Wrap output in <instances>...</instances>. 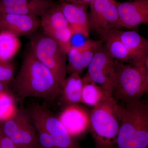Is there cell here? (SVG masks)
Returning <instances> with one entry per match:
<instances>
[{
	"instance_id": "cell-1",
	"label": "cell",
	"mask_w": 148,
	"mask_h": 148,
	"mask_svg": "<svg viewBox=\"0 0 148 148\" xmlns=\"http://www.w3.org/2000/svg\"><path fill=\"white\" fill-rule=\"evenodd\" d=\"M8 87L21 106L28 97L42 98L51 103L60 94L59 84L53 73L30 50L24 55L19 71Z\"/></svg>"
},
{
	"instance_id": "cell-2",
	"label": "cell",
	"mask_w": 148,
	"mask_h": 148,
	"mask_svg": "<svg viewBox=\"0 0 148 148\" xmlns=\"http://www.w3.org/2000/svg\"><path fill=\"white\" fill-rule=\"evenodd\" d=\"M119 121V148H148V104L146 101L117 102Z\"/></svg>"
},
{
	"instance_id": "cell-3",
	"label": "cell",
	"mask_w": 148,
	"mask_h": 148,
	"mask_svg": "<svg viewBox=\"0 0 148 148\" xmlns=\"http://www.w3.org/2000/svg\"><path fill=\"white\" fill-rule=\"evenodd\" d=\"M116 104V101L111 96L94 106L89 113L88 130L95 147L112 148L116 145L119 128Z\"/></svg>"
},
{
	"instance_id": "cell-4",
	"label": "cell",
	"mask_w": 148,
	"mask_h": 148,
	"mask_svg": "<svg viewBox=\"0 0 148 148\" xmlns=\"http://www.w3.org/2000/svg\"><path fill=\"white\" fill-rule=\"evenodd\" d=\"M148 92V71L114 59L112 96L116 102L138 101Z\"/></svg>"
},
{
	"instance_id": "cell-5",
	"label": "cell",
	"mask_w": 148,
	"mask_h": 148,
	"mask_svg": "<svg viewBox=\"0 0 148 148\" xmlns=\"http://www.w3.org/2000/svg\"><path fill=\"white\" fill-rule=\"evenodd\" d=\"M30 51L51 72L59 86L66 78L67 56L52 39L37 35L30 42Z\"/></svg>"
},
{
	"instance_id": "cell-6",
	"label": "cell",
	"mask_w": 148,
	"mask_h": 148,
	"mask_svg": "<svg viewBox=\"0 0 148 148\" xmlns=\"http://www.w3.org/2000/svg\"><path fill=\"white\" fill-rule=\"evenodd\" d=\"M2 131L17 148H40L37 132L27 110L16 109L8 119L0 123Z\"/></svg>"
},
{
	"instance_id": "cell-7",
	"label": "cell",
	"mask_w": 148,
	"mask_h": 148,
	"mask_svg": "<svg viewBox=\"0 0 148 148\" xmlns=\"http://www.w3.org/2000/svg\"><path fill=\"white\" fill-rule=\"evenodd\" d=\"M27 110L34 125L44 129L53 139L56 148H82L46 107L33 103Z\"/></svg>"
},
{
	"instance_id": "cell-8",
	"label": "cell",
	"mask_w": 148,
	"mask_h": 148,
	"mask_svg": "<svg viewBox=\"0 0 148 148\" xmlns=\"http://www.w3.org/2000/svg\"><path fill=\"white\" fill-rule=\"evenodd\" d=\"M114 77V59L103 43L96 49L83 80L95 83L112 95Z\"/></svg>"
},
{
	"instance_id": "cell-9",
	"label": "cell",
	"mask_w": 148,
	"mask_h": 148,
	"mask_svg": "<svg viewBox=\"0 0 148 148\" xmlns=\"http://www.w3.org/2000/svg\"><path fill=\"white\" fill-rule=\"evenodd\" d=\"M89 5V30L98 33L122 27L115 0H92Z\"/></svg>"
},
{
	"instance_id": "cell-10",
	"label": "cell",
	"mask_w": 148,
	"mask_h": 148,
	"mask_svg": "<svg viewBox=\"0 0 148 148\" xmlns=\"http://www.w3.org/2000/svg\"><path fill=\"white\" fill-rule=\"evenodd\" d=\"M117 9L122 27L132 29L148 23V0L116 2Z\"/></svg>"
},
{
	"instance_id": "cell-11",
	"label": "cell",
	"mask_w": 148,
	"mask_h": 148,
	"mask_svg": "<svg viewBox=\"0 0 148 148\" xmlns=\"http://www.w3.org/2000/svg\"><path fill=\"white\" fill-rule=\"evenodd\" d=\"M103 43L101 40H87L81 45L72 46L67 55V73L80 75L89 65L96 49Z\"/></svg>"
},
{
	"instance_id": "cell-12",
	"label": "cell",
	"mask_w": 148,
	"mask_h": 148,
	"mask_svg": "<svg viewBox=\"0 0 148 148\" xmlns=\"http://www.w3.org/2000/svg\"><path fill=\"white\" fill-rule=\"evenodd\" d=\"M58 119L69 134L75 139L88 130L89 113L78 105L64 108Z\"/></svg>"
},
{
	"instance_id": "cell-13",
	"label": "cell",
	"mask_w": 148,
	"mask_h": 148,
	"mask_svg": "<svg viewBox=\"0 0 148 148\" xmlns=\"http://www.w3.org/2000/svg\"><path fill=\"white\" fill-rule=\"evenodd\" d=\"M40 25L38 17L8 14L0 16V32L11 33L17 37L31 34Z\"/></svg>"
},
{
	"instance_id": "cell-14",
	"label": "cell",
	"mask_w": 148,
	"mask_h": 148,
	"mask_svg": "<svg viewBox=\"0 0 148 148\" xmlns=\"http://www.w3.org/2000/svg\"><path fill=\"white\" fill-rule=\"evenodd\" d=\"M62 12L71 27L73 34L89 36V27L87 8L88 5L65 2L61 4Z\"/></svg>"
},
{
	"instance_id": "cell-15",
	"label": "cell",
	"mask_w": 148,
	"mask_h": 148,
	"mask_svg": "<svg viewBox=\"0 0 148 148\" xmlns=\"http://www.w3.org/2000/svg\"><path fill=\"white\" fill-rule=\"evenodd\" d=\"M108 32L118 38L145 68V65L148 61L147 40L134 31H123L116 29Z\"/></svg>"
},
{
	"instance_id": "cell-16",
	"label": "cell",
	"mask_w": 148,
	"mask_h": 148,
	"mask_svg": "<svg viewBox=\"0 0 148 148\" xmlns=\"http://www.w3.org/2000/svg\"><path fill=\"white\" fill-rule=\"evenodd\" d=\"M98 34L103 43L114 59L125 64L144 67L143 64L116 37L108 31L99 32Z\"/></svg>"
},
{
	"instance_id": "cell-17",
	"label": "cell",
	"mask_w": 148,
	"mask_h": 148,
	"mask_svg": "<svg viewBox=\"0 0 148 148\" xmlns=\"http://www.w3.org/2000/svg\"><path fill=\"white\" fill-rule=\"evenodd\" d=\"M83 80L80 75L72 74L59 85L61 103L64 108L78 105L80 102Z\"/></svg>"
},
{
	"instance_id": "cell-18",
	"label": "cell",
	"mask_w": 148,
	"mask_h": 148,
	"mask_svg": "<svg viewBox=\"0 0 148 148\" xmlns=\"http://www.w3.org/2000/svg\"><path fill=\"white\" fill-rule=\"evenodd\" d=\"M55 4L51 0H31L27 4L1 9L0 16L14 14L41 17L49 8Z\"/></svg>"
},
{
	"instance_id": "cell-19",
	"label": "cell",
	"mask_w": 148,
	"mask_h": 148,
	"mask_svg": "<svg viewBox=\"0 0 148 148\" xmlns=\"http://www.w3.org/2000/svg\"><path fill=\"white\" fill-rule=\"evenodd\" d=\"M40 23L43 30L71 27L63 13L61 4H55L49 8L41 16Z\"/></svg>"
},
{
	"instance_id": "cell-20",
	"label": "cell",
	"mask_w": 148,
	"mask_h": 148,
	"mask_svg": "<svg viewBox=\"0 0 148 148\" xmlns=\"http://www.w3.org/2000/svg\"><path fill=\"white\" fill-rule=\"evenodd\" d=\"M80 102L89 106H96L112 96L105 89L92 82H83Z\"/></svg>"
},
{
	"instance_id": "cell-21",
	"label": "cell",
	"mask_w": 148,
	"mask_h": 148,
	"mask_svg": "<svg viewBox=\"0 0 148 148\" xmlns=\"http://www.w3.org/2000/svg\"><path fill=\"white\" fill-rule=\"evenodd\" d=\"M21 47L18 37L9 32H0V60H11Z\"/></svg>"
},
{
	"instance_id": "cell-22",
	"label": "cell",
	"mask_w": 148,
	"mask_h": 148,
	"mask_svg": "<svg viewBox=\"0 0 148 148\" xmlns=\"http://www.w3.org/2000/svg\"><path fill=\"white\" fill-rule=\"evenodd\" d=\"M44 34L52 39L61 50L67 55L72 47L73 33L71 27L43 30Z\"/></svg>"
},
{
	"instance_id": "cell-23",
	"label": "cell",
	"mask_w": 148,
	"mask_h": 148,
	"mask_svg": "<svg viewBox=\"0 0 148 148\" xmlns=\"http://www.w3.org/2000/svg\"><path fill=\"white\" fill-rule=\"evenodd\" d=\"M16 109L14 95L12 92L0 94V123L10 118Z\"/></svg>"
},
{
	"instance_id": "cell-24",
	"label": "cell",
	"mask_w": 148,
	"mask_h": 148,
	"mask_svg": "<svg viewBox=\"0 0 148 148\" xmlns=\"http://www.w3.org/2000/svg\"><path fill=\"white\" fill-rule=\"evenodd\" d=\"M14 65L11 61L0 60V82L8 86L15 76Z\"/></svg>"
},
{
	"instance_id": "cell-25",
	"label": "cell",
	"mask_w": 148,
	"mask_h": 148,
	"mask_svg": "<svg viewBox=\"0 0 148 148\" xmlns=\"http://www.w3.org/2000/svg\"><path fill=\"white\" fill-rule=\"evenodd\" d=\"M34 126L37 132L40 148H57L53 139L44 129L39 126Z\"/></svg>"
},
{
	"instance_id": "cell-26",
	"label": "cell",
	"mask_w": 148,
	"mask_h": 148,
	"mask_svg": "<svg viewBox=\"0 0 148 148\" xmlns=\"http://www.w3.org/2000/svg\"><path fill=\"white\" fill-rule=\"evenodd\" d=\"M0 148H17L11 140L3 133L0 125Z\"/></svg>"
},
{
	"instance_id": "cell-27",
	"label": "cell",
	"mask_w": 148,
	"mask_h": 148,
	"mask_svg": "<svg viewBox=\"0 0 148 148\" xmlns=\"http://www.w3.org/2000/svg\"><path fill=\"white\" fill-rule=\"evenodd\" d=\"M61 2L70 3L79 5H88L92 0H60Z\"/></svg>"
},
{
	"instance_id": "cell-28",
	"label": "cell",
	"mask_w": 148,
	"mask_h": 148,
	"mask_svg": "<svg viewBox=\"0 0 148 148\" xmlns=\"http://www.w3.org/2000/svg\"><path fill=\"white\" fill-rule=\"evenodd\" d=\"M4 92H12L8 86H5L0 82V93Z\"/></svg>"
},
{
	"instance_id": "cell-29",
	"label": "cell",
	"mask_w": 148,
	"mask_h": 148,
	"mask_svg": "<svg viewBox=\"0 0 148 148\" xmlns=\"http://www.w3.org/2000/svg\"><path fill=\"white\" fill-rule=\"evenodd\" d=\"M95 148H99L97 147H95Z\"/></svg>"
},
{
	"instance_id": "cell-30",
	"label": "cell",
	"mask_w": 148,
	"mask_h": 148,
	"mask_svg": "<svg viewBox=\"0 0 148 148\" xmlns=\"http://www.w3.org/2000/svg\"></svg>"
}]
</instances>
